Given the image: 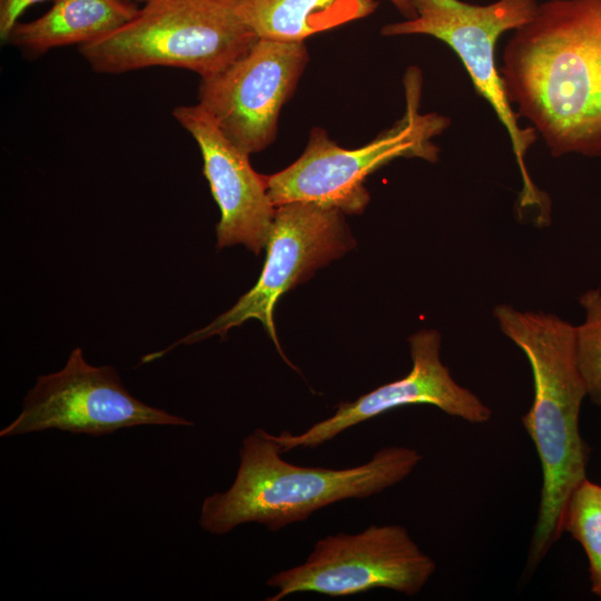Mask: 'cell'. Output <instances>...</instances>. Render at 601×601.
<instances>
[{"label":"cell","instance_id":"obj_1","mask_svg":"<svg viewBox=\"0 0 601 601\" xmlns=\"http://www.w3.org/2000/svg\"><path fill=\"white\" fill-rule=\"evenodd\" d=\"M502 60L510 102L553 157L601 156V0L539 3Z\"/></svg>","mask_w":601,"mask_h":601},{"label":"cell","instance_id":"obj_2","mask_svg":"<svg viewBox=\"0 0 601 601\" xmlns=\"http://www.w3.org/2000/svg\"><path fill=\"white\" fill-rule=\"evenodd\" d=\"M493 315L502 333L524 353L533 375V402L521 418L542 471L525 565L532 573L563 534L570 497L587 479L590 449L579 425L587 391L575 358V326L553 314L506 304L495 306Z\"/></svg>","mask_w":601,"mask_h":601},{"label":"cell","instance_id":"obj_3","mask_svg":"<svg viewBox=\"0 0 601 601\" xmlns=\"http://www.w3.org/2000/svg\"><path fill=\"white\" fill-rule=\"evenodd\" d=\"M421 460L417 450L393 445L353 467L302 466L285 461L269 433L257 427L242 441L231 485L203 501L199 526L215 535L245 523L278 531L336 502L381 493L406 479Z\"/></svg>","mask_w":601,"mask_h":601},{"label":"cell","instance_id":"obj_4","mask_svg":"<svg viewBox=\"0 0 601 601\" xmlns=\"http://www.w3.org/2000/svg\"><path fill=\"white\" fill-rule=\"evenodd\" d=\"M237 0H149L121 28L80 52L97 72L121 73L152 66L215 75L258 39L240 19Z\"/></svg>","mask_w":601,"mask_h":601},{"label":"cell","instance_id":"obj_5","mask_svg":"<svg viewBox=\"0 0 601 601\" xmlns=\"http://www.w3.org/2000/svg\"><path fill=\"white\" fill-rule=\"evenodd\" d=\"M404 87L403 117L359 148H343L323 128H313L297 160L265 176L272 203L277 207L308 201L348 215L362 214L371 199L364 186L371 174L401 157L437 161L433 138L449 127L450 119L436 112L421 114L422 77L417 68L407 70Z\"/></svg>","mask_w":601,"mask_h":601},{"label":"cell","instance_id":"obj_6","mask_svg":"<svg viewBox=\"0 0 601 601\" xmlns=\"http://www.w3.org/2000/svg\"><path fill=\"white\" fill-rule=\"evenodd\" d=\"M536 0H496L474 4L462 0H414L415 18L382 27L383 36L426 35L445 42L460 58L475 90L493 108L505 127L522 177L516 203L519 218H531L539 227L551 217L549 196L530 177L525 157L536 131L522 129L495 65V45L502 33L516 30L535 13Z\"/></svg>","mask_w":601,"mask_h":601},{"label":"cell","instance_id":"obj_7","mask_svg":"<svg viewBox=\"0 0 601 601\" xmlns=\"http://www.w3.org/2000/svg\"><path fill=\"white\" fill-rule=\"evenodd\" d=\"M344 213L308 201H292L276 207L266 245V260L257 283L237 303L209 325L178 339L167 348L141 358L149 363L179 345H189L219 335L248 319H258L284 361L297 370L279 345L274 311L278 299L294 286L307 280L318 268L344 256L355 246Z\"/></svg>","mask_w":601,"mask_h":601},{"label":"cell","instance_id":"obj_8","mask_svg":"<svg viewBox=\"0 0 601 601\" xmlns=\"http://www.w3.org/2000/svg\"><path fill=\"white\" fill-rule=\"evenodd\" d=\"M436 571L435 561L401 524H372L358 533L329 534L318 540L298 565L273 574L266 585L276 592L267 601L295 593L349 597L388 589L414 597Z\"/></svg>","mask_w":601,"mask_h":601},{"label":"cell","instance_id":"obj_9","mask_svg":"<svg viewBox=\"0 0 601 601\" xmlns=\"http://www.w3.org/2000/svg\"><path fill=\"white\" fill-rule=\"evenodd\" d=\"M140 425L191 427L194 422L135 397L114 366H93L76 347L60 371L37 378L0 436L46 430L100 436Z\"/></svg>","mask_w":601,"mask_h":601},{"label":"cell","instance_id":"obj_10","mask_svg":"<svg viewBox=\"0 0 601 601\" xmlns=\"http://www.w3.org/2000/svg\"><path fill=\"white\" fill-rule=\"evenodd\" d=\"M308 59L304 42L258 38L226 68L201 78L199 105L235 146L258 152L274 141L282 107Z\"/></svg>","mask_w":601,"mask_h":601},{"label":"cell","instance_id":"obj_11","mask_svg":"<svg viewBox=\"0 0 601 601\" xmlns=\"http://www.w3.org/2000/svg\"><path fill=\"white\" fill-rule=\"evenodd\" d=\"M412 368L400 380L386 383L352 402H341L336 412L300 434L287 431L269 437L282 453L294 449H314L344 431L392 410L428 404L452 417L471 424L491 420L492 410L472 391L460 385L440 357L441 335L421 329L408 337Z\"/></svg>","mask_w":601,"mask_h":601},{"label":"cell","instance_id":"obj_12","mask_svg":"<svg viewBox=\"0 0 601 601\" xmlns=\"http://www.w3.org/2000/svg\"><path fill=\"white\" fill-rule=\"evenodd\" d=\"M173 115L201 152L204 175L220 211L217 248L242 244L258 255L267 245L276 213L265 176L253 169L249 155L223 134L199 104L179 106Z\"/></svg>","mask_w":601,"mask_h":601},{"label":"cell","instance_id":"obj_13","mask_svg":"<svg viewBox=\"0 0 601 601\" xmlns=\"http://www.w3.org/2000/svg\"><path fill=\"white\" fill-rule=\"evenodd\" d=\"M128 0H53L29 22H17L7 41L32 53L97 40L128 23L138 13Z\"/></svg>","mask_w":601,"mask_h":601},{"label":"cell","instance_id":"obj_14","mask_svg":"<svg viewBox=\"0 0 601 601\" xmlns=\"http://www.w3.org/2000/svg\"><path fill=\"white\" fill-rule=\"evenodd\" d=\"M376 0H237L240 19L257 38L304 42L323 32L372 14Z\"/></svg>","mask_w":601,"mask_h":601},{"label":"cell","instance_id":"obj_15","mask_svg":"<svg viewBox=\"0 0 601 601\" xmlns=\"http://www.w3.org/2000/svg\"><path fill=\"white\" fill-rule=\"evenodd\" d=\"M564 532L584 550L592 593L601 600V485L583 480L568 503Z\"/></svg>","mask_w":601,"mask_h":601},{"label":"cell","instance_id":"obj_16","mask_svg":"<svg viewBox=\"0 0 601 601\" xmlns=\"http://www.w3.org/2000/svg\"><path fill=\"white\" fill-rule=\"evenodd\" d=\"M584 321L575 326V358L587 396L601 407V289L584 292L580 299Z\"/></svg>","mask_w":601,"mask_h":601},{"label":"cell","instance_id":"obj_17","mask_svg":"<svg viewBox=\"0 0 601 601\" xmlns=\"http://www.w3.org/2000/svg\"><path fill=\"white\" fill-rule=\"evenodd\" d=\"M45 0H0V36L7 41L21 13L30 6Z\"/></svg>","mask_w":601,"mask_h":601},{"label":"cell","instance_id":"obj_18","mask_svg":"<svg viewBox=\"0 0 601 601\" xmlns=\"http://www.w3.org/2000/svg\"><path fill=\"white\" fill-rule=\"evenodd\" d=\"M405 19L415 18L414 0H390Z\"/></svg>","mask_w":601,"mask_h":601},{"label":"cell","instance_id":"obj_19","mask_svg":"<svg viewBox=\"0 0 601 601\" xmlns=\"http://www.w3.org/2000/svg\"><path fill=\"white\" fill-rule=\"evenodd\" d=\"M129 1V0H128ZM137 1H144V2H148L149 0H137Z\"/></svg>","mask_w":601,"mask_h":601}]
</instances>
